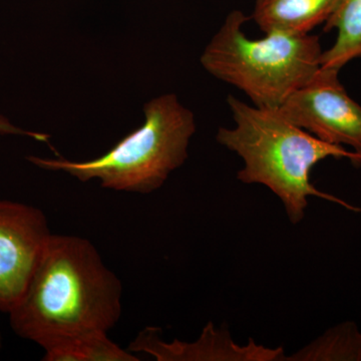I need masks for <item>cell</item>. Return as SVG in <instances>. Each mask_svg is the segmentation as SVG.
<instances>
[{
    "label": "cell",
    "instance_id": "cell-1",
    "mask_svg": "<svg viewBox=\"0 0 361 361\" xmlns=\"http://www.w3.org/2000/svg\"><path fill=\"white\" fill-rule=\"evenodd\" d=\"M123 285L90 240L54 235L25 293L9 314L21 338L47 349L92 334H108L121 319Z\"/></svg>",
    "mask_w": 361,
    "mask_h": 361
},
{
    "label": "cell",
    "instance_id": "cell-2",
    "mask_svg": "<svg viewBox=\"0 0 361 361\" xmlns=\"http://www.w3.org/2000/svg\"><path fill=\"white\" fill-rule=\"evenodd\" d=\"M234 128H220L217 142L244 161L237 178L245 184H260L276 195L292 224L303 220L310 197H317L353 212L361 209L319 191L310 182V172L327 158L348 159L361 165L355 152L317 139L297 127L279 111L249 106L228 97Z\"/></svg>",
    "mask_w": 361,
    "mask_h": 361
},
{
    "label": "cell",
    "instance_id": "cell-3",
    "mask_svg": "<svg viewBox=\"0 0 361 361\" xmlns=\"http://www.w3.org/2000/svg\"><path fill=\"white\" fill-rule=\"evenodd\" d=\"M248 18L233 11L201 56L214 77L241 90L254 106L276 111L322 68L317 35L267 33L251 39L243 32Z\"/></svg>",
    "mask_w": 361,
    "mask_h": 361
},
{
    "label": "cell",
    "instance_id": "cell-4",
    "mask_svg": "<svg viewBox=\"0 0 361 361\" xmlns=\"http://www.w3.org/2000/svg\"><path fill=\"white\" fill-rule=\"evenodd\" d=\"M146 121L108 153L85 161L30 156L37 167L63 171L82 182L97 179L115 191L149 194L185 163L190 139L196 130L194 115L175 94L157 97L145 106Z\"/></svg>",
    "mask_w": 361,
    "mask_h": 361
},
{
    "label": "cell",
    "instance_id": "cell-5",
    "mask_svg": "<svg viewBox=\"0 0 361 361\" xmlns=\"http://www.w3.org/2000/svg\"><path fill=\"white\" fill-rule=\"evenodd\" d=\"M339 71L320 68L277 111L317 139L348 147L361 158V106L341 84Z\"/></svg>",
    "mask_w": 361,
    "mask_h": 361
},
{
    "label": "cell",
    "instance_id": "cell-6",
    "mask_svg": "<svg viewBox=\"0 0 361 361\" xmlns=\"http://www.w3.org/2000/svg\"><path fill=\"white\" fill-rule=\"evenodd\" d=\"M51 236L40 209L0 200V311L20 301Z\"/></svg>",
    "mask_w": 361,
    "mask_h": 361
},
{
    "label": "cell",
    "instance_id": "cell-7",
    "mask_svg": "<svg viewBox=\"0 0 361 361\" xmlns=\"http://www.w3.org/2000/svg\"><path fill=\"white\" fill-rule=\"evenodd\" d=\"M128 350L146 353L158 361H275L286 360L282 348H268L250 339L247 345H239L233 341L226 327L215 329L213 323L207 324L196 341L174 339L167 342L161 338V329L148 326L130 342Z\"/></svg>",
    "mask_w": 361,
    "mask_h": 361
},
{
    "label": "cell",
    "instance_id": "cell-8",
    "mask_svg": "<svg viewBox=\"0 0 361 361\" xmlns=\"http://www.w3.org/2000/svg\"><path fill=\"white\" fill-rule=\"evenodd\" d=\"M341 0H256L252 18L263 32L302 35L324 25Z\"/></svg>",
    "mask_w": 361,
    "mask_h": 361
},
{
    "label": "cell",
    "instance_id": "cell-9",
    "mask_svg": "<svg viewBox=\"0 0 361 361\" xmlns=\"http://www.w3.org/2000/svg\"><path fill=\"white\" fill-rule=\"evenodd\" d=\"M336 30L334 44L323 51L322 68L341 71L361 58V0H341L324 23V32Z\"/></svg>",
    "mask_w": 361,
    "mask_h": 361
},
{
    "label": "cell",
    "instance_id": "cell-10",
    "mask_svg": "<svg viewBox=\"0 0 361 361\" xmlns=\"http://www.w3.org/2000/svg\"><path fill=\"white\" fill-rule=\"evenodd\" d=\"M45 361H137L135 353L121 348L108 334L75 337L44 349Z\"/></svg>",
    "mask_w": 361,
    "mask_h": 361
},
{
    "label": "cell",
    "instance_id": "cell-11",
    "mask_svg": "<svg viewBox=\"0 0 361 361\" xmlns=\"http://www.w3.org/2000/svg\"><path fill=\"white\" fill-rule=\"evenodd\" d=\"M287 360L361 361V332L355 323H342Z\"/></svg>",
    "mask_w": 361,
    "mask_h": 361
},
{
    "label": "cell",
    "instance_id": "cell-12",
    "mask_svg": "<svg viewBox=\"0 0 361 361\" xmlns=\"http://www.w3.org/2000/svg\"><path fill=\"white\" fill-rule=\"evenodd\" d=\"M0 134L27 135V137H32L37 141L44 142H49V135L42 134V133L30 132V130L20 129L2 116H0Z\"/></svg>",
    "mask_w": 361,
    "mask_h": 361
},
{
    "label": "cell",
    "instance_id": "cell-13",
    "mask_svg": "<svg viewBox=\"0 0 361 361\" xmlns=\"http://www.w3.org/2000/svg\"><path fill=\"white\" fill-rule=\"evenodd\" d=\"M2 348V336H1V332H0V350H1Z\"/></svg>",
    "mask_w": 361,
    "mask_h": 361
}]
</instances>
